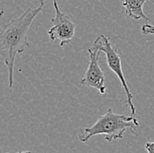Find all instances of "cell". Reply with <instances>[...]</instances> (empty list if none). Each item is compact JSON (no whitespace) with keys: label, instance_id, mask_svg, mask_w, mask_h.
<instances>
[{"label":"cell","instance_id":"5","mask_svg":"<svg viewBox=\"0 0 154 153\" xmlns=\"http://www.w3.org/2000/svg\"><path fill=\"white\" fill-rule=\"evenodd\" d=\"M88 52L89 55V63L80 83L87 87L95 88L101 94H104L106 93L105 77L99 63L101 50L92 46L88 49Z\"/></svg>","mask_w":154,"mask_h":153},{"label":"cell","instance_id":"3","mask_svg":"<svg viewBox=\"0 0 154 153\" xmlns=\"http://www.w3.org/2000/svg\"><path fill=\"white\" fill-rule=\"evenodd\" d=\"M93 47L98 48L99 50L103 51L105 54L108 66L119 78L126 94V102L131 109V114L132 116H135L136 106L133 103V95L130 91L126 78L125 77V74L122 68V61L117 52V48L112 45L110 38L107 37L105 35H100L99 37H97L93 43Z\"/></svg>","mask_w":154,"mask_h":153},{"label":"cell","instance_id":"8","mask_svg":"<svg viewBox=\"0 0 154 153\" xmlns=\"http://www.w3.org/2000/svg\"><path fill=\"white\" fill-rule=\"evenodd\" d=\"M144 149L147 151V153H154V142L145 143Z\"/></svg>","mask_w":154,"mask_h":153},{"label":"cell","instance_id":"1","mask_svg":"<svg viewBox=\"0 0 154 153\" xmlns=\"http://www.w3.org/2000/svg\"><path fill=\"white\" fill-rule=\"evenodd\" d=\"M46 0H40L35 8L29 7L19 17L2 25L0 29V55L4 58L8 70V83L11 88L14 84V64L17 56L29 48L27 34L32 23L45 5Z\"/></svg>","mask_w":154,"mask_h":153},{"label":"cell","instance_id":"6","mask_svg":"<svg viewBox=\"0 0 154 153\" xmlns=\"http://www.w3.org/2000/svg\"><path fill=\"white\" fill-rule=\"evenodd\" d=\"M146 1L147 0H124L123 5L125 6L127 16L137 20L144 19L145 21H150V19L145 15L143 10Z\"/></svg>","mask_w":154,"mask_h":153},{"label":"cell","instance_id":"4","mask_svg":"<svg viewBox=\"0 0 154 153\" xmlns=\"http://www.w3.org/2000/svg\"><path fill=\"white\" fill-rule=\"evenodd\" d=\"M54 7L55 11V16L51 19L53 27L48 31L51 41H60V46L62 48L64 45L68 44L75 36L76 25L67 17L66 14L61 12L59 8L56 0H53Z\"/></svg>","mask_w":154,"mask_h":153},{"label":"cell","instance_id":"7","mask_svg":"<svg viewBox=\"0 0 154 153\" xmlns=\"http://www.w3.org/2000/svg\"><path fill=\"white\" fill-rule=\"evenodd\" d=\"M141 31L144 35H152L154 34V26L144 23L141 27Z\"/></svg>","mask_w":154,"mask_h":153},{"label":"cell","instance_id":"9","mask_svg":"<svg viewBox=\"0 0 154 153\" xmlns=\"http://www.w3.org/2000/svg\"><path fill=\"white\" fill-rule=\"evenodd\" d=\"M14 153H32V151H18V152H14Z\"/></svg>","mask_w":154,"mask_h":153},{"label":"cell","instance_id":"2","mask_svg":"<svg viewBox=\"0 0 154 153\" xmlns=\"http://www.w3.org/2000/svg\"><path fill=\"white\" fill-rule=\"evenodd\" d=\"M139 128L138 120L134 116H127L125 115L116 114L110 107L102 116H100L95 124L91 127L80 129L78 135L79 140L85 144L91 137L98 135H104V139L109 143L123 139L127 130L134 132Z\"/></svg>","mask_w":154,"mask_h":153}]
</instances>
